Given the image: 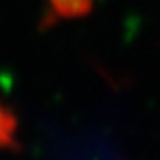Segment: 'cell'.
Segmentation results:
<instances>
[{"label": "cell", "mask_w": 160, "mask_h": 160, "mask_svg": "<svg viewBox=\"0 0 160 160\" xmlns=\"http://www.w3.org/2000/svg\"><path fill=\"white\" fill-rule=\"evenodd\" d=\"M95 0H47L42 27H50L58 21L79 19L93 12Z\"/></svg>", "instance_id": "cell-1"}, {"label": "cell", "mask_w": 160, "mask_h": 160, "mask_svg": "<svg viewBox=\"0 0 160 160\" xmlns=\"http://www.w3.org/2000/svg\"><path fill=\"white\" fill-rule=\"evenodd\" d=\"M0 148L19 151L18 141V118L14 110L0 100Z\"/></svg>", "instance_id": "cell-2"}]
</instances>
